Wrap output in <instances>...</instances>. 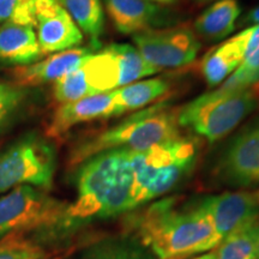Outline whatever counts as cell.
Masks as SVG:
<instances>
[{
	"label": "cell",
	"instance_id": "cell-16",
	"mask_svg": "<svg viewBox=\"0 0 259 259\" xmlns=\"http://www.w3.org/2000/svg\"><path fill=\"white\" fill-rule=\"evenodd\" d=\"M42 54L36 31L31 25L4 22L0 25V60L15 66L37 63Z\"/></svg>",
	"mask_w": 259,
	"mask_h": 259
},
{
	"label": "cell",
	"instance_id": "cell-2",
	"mask_svg": "<svg viewBox=\"0 0 259 259\" xmlns=\"http://www.w3.org/2000/svg\"><path fill=\"white\" fill-rule=\"evenodd\" d=\"M77 199L67 208L64 233L93 220L115 218L132 210V168L130 150L114 149L79 164Z\"/></svg>",
	"mask_w": 259,
	"mask_h": 259
},
{
	"label": "cell",
	"instance_id": "cell-31",
	"mask_svg": "<svg viewBox=\"0 0 259 259\" xmlns=\"http://www.w3.org/2000/svg\"><path fill=\"white\" fill-rule=\"evenodd\" d=\"M199 2H210V0H199Z\"/></svg>",
	"mask_w": 259,
	"mask_h": 259
},
{
	"label": "cell",
	"instance_id": "cell-30",
	"mask_svg": "<svg viewBox=\"0 0 259 259\" xmlns=\"http://www.w3.org/2000/svg\"><path fill=\"white\" fill-rule=\"evenodd\" d=\"M193 259H215V257H213L212 251H210L209 253H205V254L200 255V257H197V258H193Z\"/></svg>",
	"mask_w": 259,
	"mask_h": 259
},
{
	"label": "cell",
	"instance_id": "cell-33",
	"mask_svg": "<svg viewBox=\"0 0 259 259\" xmlns=\"http://www.w3.org/2000/svg\"><path fill=\"white\" fill-rule=\"evenodd\" d=\"M258 196H259V193H258Z\"/></svg>",
	"mask_w": 259,
	"mask_h": 259
},
{
	"label": "cell",
	"instance_id": "cell-18",
	"mask_svg": "<svg viewBox=\"0 0 259 259\" xmlns=\"http://www.w3.org/2000/svg\"><path fill=\"white\" fill-rule=\"evenodd\" d=\"M168 89L169 83L163 78L138 80L115 89V100L120 114L144 108L163 96Z\"/></svg>",
	"mask_w": 259,
	"mask_h": 259
},
{
	"label": "cell",
	"instance_id": "cell-4",
	"mask_svg": "<svg viewBox=\"0 0 259 259\" xmlns=\"http://www.w3.org/2000/svg\"><path fill=\"white\" fill-rule=\"evenodd\" d=\"M177 112L163 105L149 107L128 116L125 121L80 142L71 153V163L80 164L103 151L125 149L142 151L180 137Z\"/></svg>",
	"mask_w": 259,
	"mask_h": 259
},
{
	"label": "cell",
	"instance_id": "cell-1",
	"mask_svg": "<svg viewBox=\"0 0 259 259\" xmlns=\"http://www.w3.org/2000/svg\"><path fill=\"white\" fill-rule=\"evenodd\" d=\"M136 239L157 259H181L220 244L204 198L181 204L166 198L134 216Z\"/></svg>",
	"mask_w": 259,
	"mask_h": 259
},
{
	"label": "cell",
	"instance_id": "cell-17",
	"mask_svg": "<svg viewBox=\"0 0 259 259\" xmlns=\"http://www.w3.org/2000/svg\"><path fill=\"white\" fill-rule=\"evenodd\" d=\"M240 15L241 6L238 0H219L199 15L194 29L206 40H222L234 30Z\"/></svg>",
	"mask_w": 259,
	"mask_h": 259
},
{
	"label": "cell",
	"instance_id": "cell-26",
	"mask_svg": "<svg viewBox=\"0 0 259 259\" xmlns=\"http://www.w3.org/2000/svg\"><path fill=\"white\" fill-rule=\"evenodd\" d=\"M35 0H0V24L4 22L35 28Z\"/></svg>",
	"mask_w": 259,
	"mask_h": 259
},
{
	"label": "cell",
	"instance_id": "cell-12",
	"mask_svg": "<svg viewBox=\"0 0 259 259\" xmlns=\"http://www.w3.org/2000/svg\"><path fill=\"white\" fill-rule=\"evenodd\" d=\"M204 202L220 242L259 219L258 193L248 191L225 192L205 197Z\"/></svg>",
	"mask_w": 259,
	"mask_h": 259
},
{
	"label": "cell",
	"instance_id": "cell-21",
	"mask_svg": "<svg viewBox=\"0 0 259 259\" xmlns=\"http://www.w3.org/2000/svg\"><path fill=\"white\" fill-rule=\"evenodd\" d=\"M30 102V88L16 83H0V136L22 118Z\"/></svg>",
	"mask_w": 259,
	"mask_h": 259
},
{
	"label": "cell",
	"instance_id": "cell-6",
	"mask_svg": "<svg viewBox=\"0 0 259 259\" xmlns=\"http://www.w3.org/2000/svg\"><path fill=\"white\" fill-rule=\"evenodd\" d=\"M67 208L35 187H15L0 198V241L31 231L45 235L64 233Z\"/></svg>",
	"mask_w": 259,
	"mask_h": 259
},
{
	"label": "cell",
	"instance_id": "cell-9",
	"mask_svg": "<svg viewBox=\"0 0 259 259\" xmlns=\"http://www.w3.org/2000/svg\"><path fill=\"white\" fill-rule=\"evenodd\" d=\"M216 173L229 186L259 185V116L244 126L226 145Z\"/></svg>",
	"mask_w": 259,
	"mask_h": 259
},
{
	"label": "cell",
	"instance_id": "cell-5",
	"mask_svg": "<svg viewBox=\"0 0 259 259\" xmlns=\"http://www.w3.org/2000/svg\"><path fill=\"white\" fill-rule=\"evenodd\" d=\"M258 106L255 87L246 89L219 87L181 107L177 112L178 124L209 142H215L231 134Z\"/></svg>",
	"mask_w": 259,
	"mask_h": 259
},
{
	"label": "cell",
	"instance_id": "cell-25",
	"mask_svg": "<svg viewBox=\"0 0 259 259\" xmlns=\"http://www.w3.org/2000/svg\"><path fill=\"white\" fill-rule=\"evenodd\" d=\"M50 253L36 241L16 236L0 241V259H47Z\"/></svg>",
	"mask_w": 259,
	"mask_h": 259
},
{
	"label": "cell",
	"instance_id": "cell-11",
	"mask_svg": "<svg viewBox=\"0 0 259 259\" xmlns=\"http://www.w3.org/2000/svg\"><path fill=\"white\" fill-rule=\"evenodd\" d=\"M105 6L114 28L126 35L169 27L180 19L176 11L149 0H105Z\"/></svg>",
	"mask_w": 259,
	"mask_h": 259
},
{
	"label": "cell",
	"instance_id": "cell-10",
	"mask_svg": "<svg viewBox=\"0 0 259 259\" xmlns=\"http://www.w3.org/2000/svg\"><path fill=\"white\" fill-rule=\"evenodd\" d=\"M35 31L44 56L78 47L83 32L59 0H35Z\"/></svg>",
	"mask_w": 259,
	"mask_h": 259
},
{
	"label": "cell",
	"instance_id": "cell-22",
	"mask_svg": "<svg viewBox=\"0 0 259 259\" xmlns=\"http://www.w3.org/2000/svg\"><path fill=\"white\" fill-rule=\"evenodd\" d=\"M257 84H259V24H254L242 63L221 87L246 89Z\"/></svg>",
	"mask_w": 259,
	"mask_h": 259
},
{
	"label": "cell",
	"instance_id": "cell-20",
	"mask_svg": "<svg viewBox=\"0 0 259 259\" xmlns=\"http://www.w3.org/2000/svg\"><path fill=\"white\" fill-rule=\"evenodd\" d=\"M83 259H157L134 236H119L90 246Z\"/></svg>",
	"mask_w": 259,
	"mask_h": 259
},
{
	"label": "cell",
	"instance_id": "cell-3",
	"mask_svg": "<svg viewBox=\"0 0 259 259\" xmlns=\"http://www.w3.org/2000/svg\"><path fill=\"white\" fill-rule=\"evenodd\" d=\"M197 156L196 139L184 136L147 150H130L132 210L174 189L193 169Z\"/></svg>",
	"mask_w": 259,
	"mask_h": 259
},
{
	"label": "cell",
	"instance_id": "cell-14",
	"mask_svg": "<svg viewBox=\"0 0 259 259\" xmlns=\"http://www.w3.org/2000/svg\"><path fill=\"white\" fill-rule=\"evenodd\" d=\"M96 47H74L51 54L46 59L38 60L37 63L28 66L16 67L12 73L16 84L31 88L41 84L57 82L61 77L79 67L87 58L95 53Z\"/></svg>",
	"mask_w": 259,
	"mask_h": 259
},
{
	"label": "cell",
	"instance_id": "cell-19",
	"mask_svg": "<svg viewBox=\"0 0 259 259\" xmlns=\"http://www.w3.org/2000/svg\"><path fill=\"white\" fill-rule=\"evenodd\" d=\"M77 27L85 34L93 45L99 44L105 29V12L102 0H59Z\"/></svg>",
	"mask_w": 259,
	"mask_h": 259
},
{
	"label": "cell",
	"instance_id": "cell-28",
	"mask_svg": "<svg viewBox=\"0 0 259 259\" xmlns=\"http://www.w3.org/2000/svg\"><path fill=\"white\" fill-rule=\"evenodd\" d=\"M259 259V219L255 222V258Z\"/></svg>",
	"mask_w": 259,
	"mask_h": 259
},
{
	"label": "cell",
	"instance_id": "cell-15",
	"mask_svg": "<svg viewBox=\"0 0 259 259\" xmlns=\"http://www.w3.org/2000/svg\"><path fill=\"white\" fill-rule=\"evenodd\" d=\"M253 31V25L213 48L203 59L202 73L209 87L225 83L238 70L244 59L246 48Z\"/></svg>",
	"mask_w": 259,
	"mask_h": 259
},
{
	"label": "cell",
	"instance_id": "cell-24",
	"mask_svg": "<svg viewBox=\"0 0 259 259\" xmlns=\"http://www.w3.org/2000/svg\"><path fill=\"white\" fill-rule=\"evenodd\" d=\"M114 46L116 53H118L119 61H120L121 87L138 82L139 79L158 72L157 69L151 66L141 56L136 47L127 44H114Z\"/></svg>",
	"mask_w": 259,
	"mask_h": 259
},
{
	"label": "cell",
	"instance_id": "cell-32",
	"mask_svg": "<svg viewBox=\"0 0 259 259\" xmlns=\"http://www.w3.org/2000/svg\"><path fill=\"white\" fill-rule=\"evenodd\" d=\"M257 88V92H258V95H259V87H255Z\"/></svg>",
	"mask_w": 259,
	"mask_h": 259
},
{
	"label": "cell",
	"instance_id": "cell-8",
	"mask_svg": "<svg viewBox=\"0 0 259 259\" xmlns=\"http://www.w3.org/2000/svg\"><path fill=\"white\" fill-rule=\"evenodd\" d=\"M132 38L141 56L158 71L192 63L200 50L198 37L187 27L153 29Z\"/></svg>",
	"mask_w": 259,
	"mask_h": 259
},
{
	"label": "cell",
	"instance_id": "cell-27",
	"mask_svg": "<svg viewBox=\"0 0 259 259\" xmlns=\"http://www.w3.org/2000/svg\"><path fill=\"white\" fill-rule=\"evenodd\" d=\"M245 23H250L251 25L259 24V6L252 10L250 14L247 15V17L245 19Z\"/></svg>",
	"mask_w": 259,
	"mask_h": 259
},
{
	"label": "cell",
	"instance_id": "cell-23",
	"mask_svg": "<svg viewBox=\"0 0 259 259\" xmlns=\"http://www.w3.org/2000/svg\"><path fill=\"white\" fill-rule=\"evenodd\" d=\"M255 222L223 239L211 250L215 259H254Z\"/></svg>",
	"mask_w": 259,
	"mask_h": 259
},
{
	"label": "cell",
	"instance_id": "cell-29",
	"mask_svg": "<svg viewBox=\"0 0 259 259\" xmlns=\"http://www.w3.org/2000/svg\"><path fill=\"white\" fill-rule=\"evenodd\" d=\"M149 2H153V3H156V4H160V5H173L176 4L178 0H149Z\"/></svg>",
	"mask_w": 259,
	"mask_h": 259
},
{
	"label": "cell",
	"instance_id": "cell-13",
	"mask_svg": "<svg viewBox=\"0 0 259 259\" xmlns=\"http://www.w3.org/2000/svg\"><path fill=\"white\" fill-rule=\"evenodd\" d=\"M121 115L115 100V90L84 97L78 101L64 103L54 112L47 136L58 138L74 126L100 119Z\"/></svg>",
	"mask_w": 259,
	"mask_h": 259
},
{
	"label": "cell",
	"instance_id": "cell-7",
	"mask_svg": "<svg viewBox=\"0 0 259 259\" xmlns=\"http://www.w3.org/2000/svg\"><path fill=\"white\" fill-rule=\"evenodd\" d=\"M56 167L50 142L36 134L25 135L0 151V194L23 185L50 189Z\"/></svg>",
	"mask_w": 259,
	"mask_h": 259
}]
</instances>
